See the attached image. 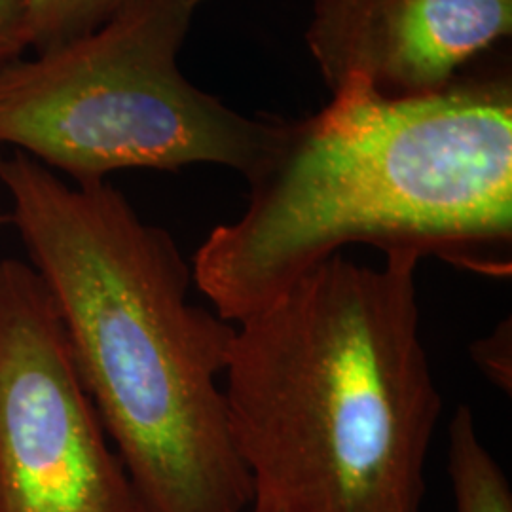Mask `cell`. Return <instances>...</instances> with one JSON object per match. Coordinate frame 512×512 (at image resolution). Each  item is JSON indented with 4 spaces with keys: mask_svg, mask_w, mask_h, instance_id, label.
<instances>
[{
    "mask_svg": "<svg viewBox=\"0 0 512 512\" xmlns=\"http://www.w3.org/2000/svg\"><path fill=\"white\" fill-rule=\"evenodd\" d=\"M247 183L241 217L213 228L192 262L234 325L348 245L511 277V69L401 99L351 78L317 114L281 120Z\"/></svg>",
    "mask_w": 512,
    "mask_h": 512,
    "instance_id": "obj_1",
    "label": "cell"
},
{
    "mask_svg": "<svg viewBox=\"0 0 512 512\" xmlns=\"http://www.w3.org/2000/svg\"><path fill=\"white\" fill-rule=\"evenodd\" d=\"M0 184L145 512L249 511L220 384L236 325L190 300L175 239L107 181L65 183L19 150L0 154Z\"/></svg>",
    "mask_w": 512,
    "mask_h": 512,
    "instance_id": "obj_2",
    "label": "cell"
},
{
    "mask_svg": "<svg viewBox=\"0 0 512 512\" xmlns=\"http://www.w3.org/2000/svg\"><path fill=\"white\" fill-rule=\"evenodd\" d=\"M420 258L342 253L236 323L230 437L277 512H420L442 399L420 332Z\"/></svg>",
    "mask_w": 512,
    "mask_h": 512,
    "instance_id": "obj_3",
    "label": "cell"
},
{
    "mask_svg": "<svg viewBox=\"0 0 512 512\" xmlns=\"http://www.w3.org/2000/svg\"><path fill=\"white\" fill-rule=\"evenodd\" d=\"M205 0H131L84 37L0 69V145L73 183L122 169L224 165L245 179L281 118L245 116L179 69Z\"/></svg>",
    "mask_w": 512,
    "mask_h": 512,
    "instance_id": "obj_4",
    "label": "cell"
},
{
    "mask_svg": "<svg viewBox=\"0 0 512 512\" xmlns=\"http://www.w3.org/2000/svg\"><path fill=\"white\" fill-rule=\"evenodd\" d=\"M0 512H145L29 262L0 260Z\"/></svg>",
    "mask_w": 512,
    "mask_h": 512,
    "instance_id": "obj_5",
    "label": "cell"
},
{
    "mask_svg": "<svg viewBox=\"0 0 512 512\" xmlns=\"http://www.w3.org/2000/svg\"><path fill=\"white\" fill-rule=\"evenodd\" d=\"M511 33L512 0H313L306 42L330 93L363 78L401 99L444 90Z\"/></svg>",
    "mask_w": 512,
    "mask_h": 512,
    "instance_id": "obj_6",
    "label": "cell"
},
{
    "mask_svg": "<svg viewBox=\"0 0 512 512\" xmlns=\"http://www.w3.org/2000/svg\"><path fill=\"white\" fill-rule=\"evenodd\" d=\"M448 475L456 512H512L507 476L476 431L469 406H459L448 425Z\"/></svg>",
    "mask_w": 512,
    "mask_h": 512,
    "instance_id": "obj_7",
    "label": "cell"
},
{
    "mask_svg": "<svg viewBox=\"0 0 512 512\" xmlns=\"http://www.w3.org/2000/svg\"><path fill=\"white\" fill-rule=\"evenodd\" d=\"M131 0H27V40L35 52L84 37Z\"/></svg>",
    "mask_w": 512,
    "mask_h": 512,
    "instance_id": "obj_8",
    "label": "cell"
},
{
    "mask_svg": "<svg viewBox=\"0 0 512 512\" xmlns=\"http://www.w3.org/2000/svg\"><path fill=\"white\" fill-rule=\"evenodd\" d=\"M475 365L501 391L511 393L512 385V323H499L492 334L476 340L471 348Z\"/></svg>",
    "mask_w": 512,
    "mask_h": 512,
    "instance_id": "obj_9",
    "label": "cell"
},
{
    "mask_svg": "<svg viewBox=\"0 0 512 512\" xmlns=\"http://www.w3.org/2000/svg\"><path fill=\"white\" fill-rule=\"evenodd\" d=\"M27 48V0H0V69L21 59Z\"/></svg>",
    "mask_w": 512,
    "mask_h": 512,
    "instance_id": "obj_10",
    "label": "cell"
},
{
    "mask_svg": "<svg viewBox=\"0 0 512 512\" xmlns=\"http://www.w3.org/2000/svg\"><path fill=\"white\" fill-rule=\"evenodd\" d=\"M247 512H277L274 509H270V507H264V505H258V503H253L251 505V509Z\"/></svg>",
    "mask_w": 512,
    "mask_h": 512,
    "instance_id": "obj_11",
    "label": "cell"
},
{
    "mask_svg": "<svg viewBox=\"0 0 512 512\" xmlns=\"http://www.w3.org/2000/svg\"><path fill=\"white\" fill-rule=\"evenodd\" d=\"M8 222H10V217H8V213H2V211H0V230H2V228H4V226H6Z\"/></svg>",
    "mask_w": 512,
    "mask_h": 512,
    "instance_id": "obj_12",
    "label": "cell"
}]
</instances>
